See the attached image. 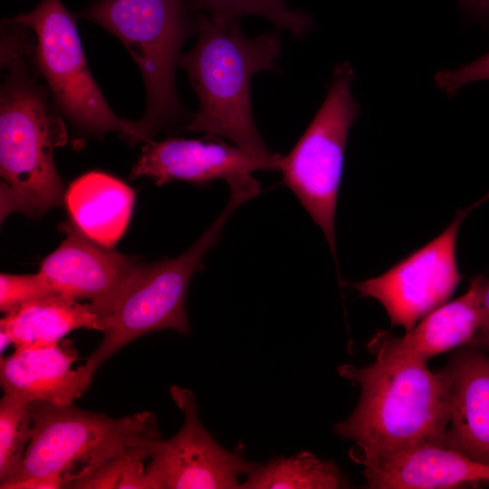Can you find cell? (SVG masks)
Instances as JSON below:
<instances>
[{"label":"cell","instance_id":"1","mask_svg":"<svg viewBox=\"0 0 489 489\" xmlns=\"http://www.w3.org/2000/svg\"><path fill=\"white\" fill-rule=\"evenodd\" d=\"M32 43L18 34L2 38L1 65L7 70L0 95V216H41L63 205L65 189L53 149L66 143L65 125L48 105L49 90L28 62Z\"/></svg>","mask_w":489,"mask_h":489},{"label":"cell","instance_id":"2","mask_svg":"<svg viewBox=\"0 0 489 489\" xmlns=\"http://www.w3.org/2000/svg\"><path fill=\"white\" fill-rule=\"evenodd\" d=\"M360 388L353 413L334 427L355 442L351 458L364 465L421 444L446 446L448 394L440 370L427 362L375 355L373 363L338 369Z\"/></svg>","mask_w":489,"mask_h":489},{"label":"cell","instance_id":"3","mask_svg":"<svg viewBox=\"0 0 489 489\" xmlns=\"http://www.w3.org/2000/svg\"><path fill=\"white\" fill-rule=\"evenodd\" d=\"M198 38L181 54L199 106L185 125L189 131L230 139L251 153L272 157L253 114L251 80L262 71H276L282 41L276 31L249 38L240 18L213 17L198 13Z\"/></svg>","mask_w":489,"mask_h":489},{"label":"cell","instance_id":"4","mask_svg":"<svg viewBox=\"0 0 489 489\" xmlns=\"http://www.w3.org/2000/svg\"><path fill=\"white\" fill-rule=\"evenodd\" d=\"M75 16L119 38L139 68L147 106L139 120H122L121 135L129 143L149 141L161 129L187 118L175 72L182 46L198 33L199 24L185 0H99Z\"/></svg>","mask_w":489,"mask_h":489},{"label":"cell","instance_id":"5","mask_svg":"<svg viewBox=\"0 0 489 489\" xmlns=\"http://www.w3.org/2000/svg\"><path fill=\"white\" fill-rule=\"evenodd\" d=\"M228 186L226 205L187 251L176 258L135 266L110 311L98 319L103 338L84 363L93 375L110 357L140 336L165 329L189 332L185 302L194 273L202 268L204 256L218 241L232 213L260 192V184L253 177L236 178Z\"/></svg>","mask_w":489,"mask_h":489},{"label":"cell","instance_id":"6","mask_svg":"<svg viewBox=\"0 0 489 489\" xmlns=\"http://www.w3.org/2000/svg\"><path fill=\"white\" fill-rule=\"evenodd\" d=\"M29 407L30 441L17 471L1 489L51 475H62L70 485L122 453L134 436L159 433L151 412L113 418L73 404L34 401Z\"/></svg>","mask_w":489,"mask_h":489},{"label":"cell","instance_id":"7","mask_svg":"<svg viewBox=\"0 0 489 489\" xmlns=\"http://www.w3.org/2000/svg\"><path fill=\"white\" fill-rule=\"evenodd\" d=\"M353 79L350 63L334 69L323 102L290 153L282 156L279 168L285 186L321 229L335 261V213L344 154L360 111L351 92Z\"/></svg>","mask_w":489,"mask_h":489},{"label":"cell","instance_id":"8","mask_svg":"<svg viewBox=\"0 0 489 489\" xmlns=\"http://www.w3.org/2000/svg\"><path fill=\"white\" fill-rule=\"evenodd\" d=\"M34 34V62L43 76L58 112L91 136L123 129L94 81L82 50L76 16L62 0H41L11 18Z\"/></svg>","mask_w":489,"mask_h":489},{"label":"cell","instance_id":"9","mask_svg":"<svg viewBox=\"0 0 489 489\" xmlns=\"http://www.w3.org/2000/svg\"><path fill=\"white\" fill-rule=\"evenodd\" d=\"M170 395L184 415L179 431L167 440L159 433L137 436L129 444L143 447L150 458L146 466L150 489H235L257 464L235 450L229 452L202 425L194 393L177 386Z\"/></svg>","mask_w":489,"mask_h":489},{"label":"cell","instance_id":"10","mask_svg":"<svg viewBox=\"0 0 489 489\" xmlns=\"http://www.w3.org/2000/svg\"><path fill=\"white\" fill-rule=\"evenodd\" d=\"M487 200L489 192L458 210L442 233L386 272L350 285L361 297L376 299L392 326L411 330L419 319L444 304L458 286L462 280L456 258L460 225L472 210Z\"/></svg>","mask_w":489,"mask_h":489},{"label":"cell","instance_id":"11","mask_svg":"<svg viewBox=\"0 0 489 489\" xmlns=\"http://www.w3.org/2000/svg\"><path fill=\"white\" fill-rule=\"evenodd\" d=\"M60 228L66 237L39 273L56 292L89 300L99 319L114 305L138 259L91 239L71 220Z\"/></svg>","mask_w":489,"mask_h":489},{"label":"cell","instance_id":"12","mask_svg":"<svg viewBox=\"0 0 489 489\" xmlns=\"http://www.w3.org/2000/svg\"><path fill=\"white\" fill-rule=\"evenodd\" d=\"M281 158L279 154L259 156L218 139L168 138L148 141L130 178L146 176L158 186L174 180L204 185L257 170H279Z\"/></svg>","mask_w":489,"mask_h":489},{"label":"cell","instance_id":"13","mask_svg":"<svg viewBox=\"0 0 489 489\" xmlns=\"http://www.w3.org/2000/svg\"><path fill=\"white\" fill-rule=\"evenodd\" d=\"M40 348H19L0 360L5 392L28 403L73 404L89 388L93 374L84 366L72 368L77 350L63 340Z\"/></svg>","mask_w":489,"mask_h":489},{"label":"cell","instance_id":"14","mask_svg":"<svg viewBox=\"0 0 489 489\" xmlns=\"http://www.w3.org/2000/svg\"><path fill=\"white\" fill-rule=\"evenodd\" d=\"M440 371L448 394L446 446L489 465V356L463 350Z\"/></svg>","mask_w":489,"mask_h":489},{"label":"cell","instance_id":"15","mask_svg":"<svg viewBox=\"0 0 489 489\" xmlns=\"http://www.w3.org/2000/svg\"><path fill=\"white\" fill-rule=\"evenodd\" d=\"M367 486L375 489L457 488L489 482V465L436 444H421L364 465Z\"/></svg>","mask_w":489,"mask_h":489},{"label":"cell","instance_id":"16","mask_svg":"<svg viewBox=\"0 0 489 489\" xmlns=\"http://www.w3.org/2000/svg\"><path fill=\"white\" fill-rule=\"evenodd\" d=\"M484 275H475L466 292L426 314L402 337L379 331L368 344L375 355L427 362L428 359L474 340L480 325L479 292Z\"/></svg>","mask_w":489,"mask_h":489},{"label":"cell","instance_id":"17","mask_svg":"<svg viewBox=\"0 0 489 489\" xmlns=\"http://www.w3.org/2000/svg\"><path fill=\"white\" fill-rule=\"evenodd\" d=\"M135 191L123 181L91 171L70 185L65 193L70 220L88 237L114 247L131 215Z\"/></svg>","mask_w":489,"mask_h":489},{"label":"cell","instance_id":"18","mask_svg":"<svg viewBox=\"0 0 489 489\" xmlns=\"http://www.w3.org/2000/svg\"><path fill=\"white\" fill-rule=\"evenodd\" d=\"M79 328L98 331V316L91 303L62 293L25 303L0 321V331L8 333L15 349L56 344Z\"/></svg>","mask_w":489,"mask_h":489},{"label":"cell","instance_id":"19","mask_svg":"<svg viewBox=\"0 0 489 489\" xmlns=\"http://www.w3.org/2000/svg\"><path fill=\"white\" fill-rule=\"evenodd\" d=\"M350 484L338 466L302 451L291 457H275L247 474L243 489H335Z\"/></svg>","mask_w":489,"mask_h":489},{"label":"cell","instance_id":"20","mask_svg":"<svg viewBox=\"0 0 489 489\" xmlns=\"http://www.w3.org/2000/svg\"><path fill=\"white\" fill-rule=\"evenodd\" d=\"M196 14L213 17L258 15L269 20L278 29L287 30L293 36H303L312 26V18L305 11L290 9L286 0H185Z\"/></svg>","mask_w":489,"mask_h":489},{"label":"cell","instance_id":"21","mask_svg":"<svg viewBox=\"0 0 489 489\" xmlns=\"http://www.w3.org/2000/svg\"><path fill=\"white\" fill-rule=\"evenodd\" d=\"M32 432L29 403L4 394L0 400V484L17 471Z\"/></svg>","mask_w":489,"mask_h":489},{"label":"cell","instance_id":"22","mask_svg":"<svg viewBox=\"0 0 489 489\" xmlns=\"http://www.w3.org/2000/svg\"><path fill=\"white\" fill-rule=\"evenodd\" d=\"M148 452L129 444L126 449L92 472L74 480L72 489H150L145 460Z\"/></svg>","mask_w":489,"mask_h":489},{"label":"cell","instance_id":"23","mask_svg":"<svg viewBox=\"0 0 489 489\" xmlns=\"http://www.w3.org/2000/svg\"><path fill=\"white\" fill-rule=\"evenodd\" d=\"M58 293L38 272L0 275V311L6 314L30 302Z\"/></svg>","mask_w":489,"mask_h":489},{"label":"cell","instance_id":"24","mask_svg":"<svg viewBox=\"0 0 489 489\" xmlns=\"http://www.w3.org/2000/svg\"><path fill=\"white\" fill-rule=\"evenodd\" d=\"M434 80L436 85L449 95L467 84L489 80V53L456 69L440 71Z\"/></svg>","mask_w":489,"mask_h":489},{"label":"cell","instance_id":"25","mask_svg":"<svg viewBox=\"0 0 489 489\" xmlns=\"http://www.w3.org/2000/svg\"><path fill=\"white\" fill-rule=\"evenodd\" d=\"M480 325L474 340L489 347V279L484 277L479 292Z\"/></svg>","mask_w":489,"mask_h":489},{"label":"cell","instance_id":"26","mask_svg":"<svg viewBox=\"0 0 489 489\" xmlns=\"http://www.w3.org/2000/svg\"><path fill=\"white\" fill-rule=\"evenodd\" d=\"M69 482L62 475H51L12 484L6 489L68 488Z\"/></svg>","mask_w":489,"mask_h":489},{"label":"cell","instance_id":"27","mask_svg":"<svg viewBox=\"0 0 489 489\" xmlns=\"http://www.w3.org/2000/svg\"><path fill=\"white\" fill-rule=\"evenodd\" d=\"M471 14L481 18H489V0H460Z\"/></svg>","mask_w":489,"mask_h":489}]
</instances>
